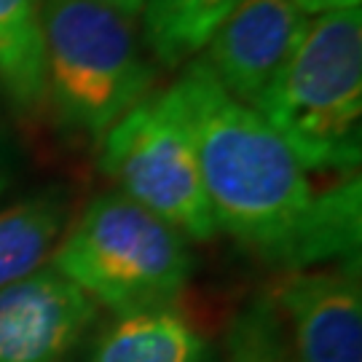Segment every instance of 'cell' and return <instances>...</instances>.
<instances>
[{
  "label": "cell",
  "mask_w": 362,
  "mask_h": 362,
  "mask_svg": "<svg viewBox=\"0 0 362 362\" xmlns=\"http://www.w3.org/2000/svg\"><path fill=\"white\" fill-rule=\"evenodd\" d=\"M177 89L218 231L276 269L303 272L325 263L320 194L285 140L258 110L220 89L202 59L185 65Z\"/></svg>",
  "instance_id": "1"
},
{
  "label": "cell",
  "mask_w": 362,
  "mask_h": 362,
  "mask_svg": "<svg viewBox=\"0 0 362 362\" xmlns=\"http://www.w3.org/2000/svg\"><path fill=\"white\" fill-rule=\"evenodd\" d=\"M306 172L351 175L362 156V13L311 19L272 89L252 105Z\"/></svg>",
  "instance_id": "2"
},
{
  "label": "cell",
  "mask_w": 362,
  "mask_h": 362,
  "mask_svg": "<svg viewBox=\"0 0 362 362\" xmlns=\"http://www.w3.org/2000/svg\"><path fill=\"white\" fill-rule=\"evenodd\" d=\"M40 27L46 100L59 129L103 143L156 78L132 19L97 0H40Z\"/></svg>",
  "instance_id": "3"
},
{
  "label": "cell",
  "mask_w": 362,
  "mask_h": 362,
  "mask_svg": "<svg viewBox=\"0 0 362 362\" xmlns=\"http://www.w3.org/2000/svg\"><path fill=\"white\" fill-rule=\"evenodd\" d=\"M54 269L118 317L172 309L194 274L188 239L121 191L97 196L54 252Z\"/></svg>",
  "instance_id": "4"
},
{
  "label": "cell",
  "mask_w": 362,
  "mask_h": 362,
  "mask_svg": "<svg viewBox=\"0 0 362 362\" xmlns=\"http://www.w3.org/2000/svg\"><path fill=\"white\" fill-rule=\"evenodd\" d=\"M100 169L116 180L121 194L177 228L188 242H209L218 233L177 83L145 94L110 127L103 137Z\"/></svg>",
  "instance_id": "5"
},
{
  "label": "cell",
  "mask_w": 362,
  "mask_h": 362,
  "mask_svg": "<svg viewBox=\"0 0 362 362\" xmlns=\"http://www.w3.org/2000/svg\"><path fill=\"white\" fill-rule=\"evenodd\" d=\"M309 25L290 0H239L207 40L202 62L228 97L252 107L285 70Z\"/></svg>",
  "instance_id": "6"
},
{
  "label": "cell",
  "mask_w": 362,
  "mask_h": 362,
  "mask_svg": "<svg viewBox=\"0 0 362 362\" xmlns=\"http://www.w3.org/2000/svg\"><path fill=\"white\" fill-rule=\"evenodd\" d=\"M97 320V303L54 266L0 287V362H62Z\"/></svg>",
  "instance_id": "7"
},
{
  "label": "cell",
  "mask_w": 362,
  "mask_h": 362,
  "mask_svg": "<svg viewBox=\"0 0 362 362\" xmlns=\"http://www.w3.org/2000/svg\"><path fill=\"white\" fill-rule=\"evenodd\" d=\"M290 325L296 362H362V296L357 266L293 272L272 300Z\"/></svg>",
  "instance_id": "8"
},
{
  "label": "cell",
  "mask_w": 362,
  "mask_h": 362,
  "mask_svg": "<svg viewBox=\"0 0 362 362\" xmlns=\"http://www.w3.org/2000/svg\"><path fill=\"white\" fill-rule=\"evenodd\" d=\"M73 196L49 185L0 212V287L43 269L70 220Z\"/></svg>",
  "instance_id": "9"
},
{
  "label": "cell",
  "mask_w": 362,
  "mask_h": 362,
  "mask_svg": "<svg viewBox=\"0 0 362 362\" xmlns=\"http://www.w3.org/2000/svg\"><path fill=\"white\" fill-rule=\"evenodd\" d=\"M207 341L175 309L118 317L105 330L89 362H207Z\"/></svg>",
  "instance_id": "10"
},
{
  "label": "cell",
  "mask_w": 362,
  "mask_h": 362,
  "mask_svg": "<svg viewBox=\"0 0 362 362\" xmlns=\"http://www.w3.org/2000/svg\"><path fill=\"white\" fill-rule=\"evenodd\" d=\"M0 89L25 113L46 103L40 0H0Z\"/></svg>",
  "instance_id": "11"
},
{
  "label": "cell",
  "mask_w": 362,
  "mask_h": 362,
  "mask_svg": "<svg viewBox=\"0 0 362 362\" xmlns=\"http://www.w3.org/2000/svg\"><path fill=\"white\" fill-rule=\"evenodd\" d=\"M239 0H145V43L156 62L185 65L207 46L218 25Z\"/></svg>",
  "instance_id": "12"
},
{
  "label": "cell",
  "mask_w": 362,
  "mask_h": 362,
  "mask_svg": "<svg viewBox=\"0 0 362 362\" xmlns=\"http://www.w3.org/2000/svg\"><path fill=\"white\" fill-rule=\"evenodd\" d=\"M231 362H296L287 351L272 300L247 309L233 327Z\"/></svg>",
  "instance_id": "13"
},
{
  "label": "cell",
  "mask_w": 362,
  "mask_h": 362,
  "mask_svg": "<svg viewBox=\"0 0 362 362\" xmlns=\"http://www.w3.org/2000/svg\"><path fill=\"white\" fill-rule=\"evenodd\" d=\"M296 8L306 13V16H322L330 11H341V8H357L360 0H290Z\"/></svg>",
  "instance_id": "14"
},
{
  "label": "cell",
  "mask_w": 362,
  "mask_h": 362,
  "mask_svg": "<svg viewBox=\"0 0 362 362\" xmlns=\"http://www.w3.org/2000/svg\"><path fill=\"white\" fill-rule=\"evenodd\" d=\"M97 3H103L107 8H113V11L124 13V16H137V13H143V6L145 0H97Z\"/></svg>",
  "instance_id": "15"
},
{
  "label": "cell",
  "mask_w": 362,
  "mask_h": 362,
  "mask_svg": "<svg viewBox=\"0 0 362 362\" xmlns=\"http://www.w3.org/2000/svg\"><path fill=\"white\" fill-rule=\"evenodd\" d=\"M11 180V169H8V151H6V140L0 134V194L6 191V185Z\"/></svg>",
  "instance_id": "16"
}]
</instances>
